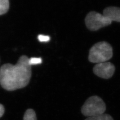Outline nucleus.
Wrapping results in <instances>:
<instances>
[{
  "label": "nucleus",
  "mask_w": 120,
  "mask_h": 120,
  "mask_svg": "<svg viewBox=\"0 0 120 120\" xmlns=\"http://www.w3.org/2000/svg\"><path fill=\"white\" fill-rule=\"evenodd\" d=\"M29 58L22 56L15 65L5 64L0 69V84L8 91H14L24 88L30 82L31 67Z\"/></svg>",
  "instance_id": "obj_1"
},
{
  "label": "nucleus",
  "mask_w": 120,
  "mask_h": 120,
  "mask_svg": "<svg viewBox=\"0 0 120 120\" xmlns=\"http://www.w3.org/2000/svg\"><path fill=\"white\" fill-rule=\"evenodd\" d=\"M113 52L111 45L105 41L95 44L90 49L89 60L93 63H101L106 62L112 56Z\"/></svg>",
  "instance_id": "obj_2"
},
{
  "label": "nucleus",
  "mask_w": 120,
  "mask_h": 120,
  "mask_svg": "<svg viewBox=\"0 0 120 120\" xmlns=\"http://www.w3.org/2000/svg\"><path fill=\"white\" fill-rule=\"evenodd\" d=\"M106 105L103 100L97 96L90 97L82 106V113L88 117L99 116L104 114Z\"/></svg>",
  "instance_id": "obj_3"
},
{
  "label": "nucleus",
  "mask_w": 120,
  "mask_h": 120,
  "mask_svg": "<svg viewBox=\"0 0 120 120\" xmlns=\"http://www.w3.org/2000/svg\"><path fill=\"white\" fill-rule=\"evenodd\" d=\"M111 23V21L105 15L95 11L88 13L85 18L86 27L90 30L93 31L109 26Z\"/></svg>",
  "instance_id": "obj_4"
},
{
  "label": "nucleus",
  "mask_w": 120,
  "mask_h": 120,
  "mask_svg": "<svg viewBox=\"0 0 120 120\" xmlns=\"http://www.w3.org/2000/svg\"><path fill=\"white\" fill-rule=\"evenodd\" d=\"M115 70V66L111 62H109L97 64L93 68L95 74L104 79L111 78L113 75Z\"/></svg>",
  "instance_id": "obj_5"
},
{
  "label": "nucleus",
  "mask_w": 120,
  "mask_h": 120,
  "mask_svg": "<svg viewBox=\"0 0 120 120\" xmlns=\"http://www.w3.org/2000/svg\"><path fill=\"white\" fill-rule=\"evenodd\" d=\"M103 15L110 20L120 22V8L117 7H108L103 11Z\"/></svg>",
  "instance_id": "obj_6"
},
{
  "label": "nucleus",
  "mask_w": 120,
  "mask_h": 120,
  "mask_svg": "<svg viewBox=\"0 0 120 120\" xmlns=\"http://www.w3.org/2000/svg\"><path fill=\"white\" fill-rule=\"evenodd\" d=\"M23 119L24 120H37L34 110L31 109H28L24 114Z\"/></svg>",
  "instance_id": "obj_7"
},
{
  "label": "nucleus",
  "mask_w": 120,
  "mask_h": 120,
  "mask_svg": "<svg viewBox=\"0 0 120 120\" xmlns=\"http://www.w3.org/2000/svg\"><path fill=\"white\" fill-rule=\"evenodd\" d=\"M9 6V2L8 0H0V15L7 13Z\"/></svg>",
  "instance_id": "obj_8"
},
{
  "label": "nucleus",
  "mask_w": 120,
  "mask_h": 120,
  "mask_svg": "<svg viewBox=\"0 0 120 120\" xmlns=\"http://www.w3.org/2000/svg\"><path fill=\"white\" fill-rule=\"evenodd\" d=\"M85 120H113V119L109 114H103L99 116L89 117Z\"/></svg>",
  "instance_id": "obj_9"
},
{
  "label": "nucleus",
  "mask_w": 120,
  "mask_h": 120,
  "mask_svg": "<svg viewBox=\"0 0 120 120\" xmlns=\"http://www.w3.org/2000/svg\"><path fill=\"white\" fill-rule=\"evenodd\" d=\"M42 62V59L40 57H32L29 59V63L31 66L32 65L40 64Z\"/></svg>",
  "instance_id": "obj_10"
},
{
  "label": "nucleus",
  "mask_w": 120,
  "mask_h": 120,
  "mask_svg": "<svg viewBox=\"0 0 120 120\" xmlns=\"http://www.w3.org/2000/svg\"><path fill=\"white\" fill-rule=\"evenodd\" d=\"M38 39L40 42H48L49 41L50 38L49 36L39 35L38 36Z\"/></svg>",
  "instance_id": "obj_11"
},
{
  "label": "nucleus",
  "mask_w": 120,
  "mask_h": 120,
  "mask_svg": "<svg viewBox=\"0 0 120 120\" xmlns=\"http://www.w3.org/2000/svg\"><path fill=\"white\" fill-rule=\"evenodd\" d=\"M4 106L0 104V118L4 114Z\"/></svg>",
  "instance_id": "obj_12"
}]
</instances>
